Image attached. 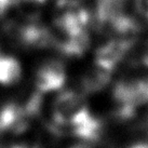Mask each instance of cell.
<instances>
[{
  "mask_svg": "<svg viewBox=\"0 0 148 148\" xmlns=\"http://www.w3.org/2000/svg\"><path fill=\"white\" fill-rule=\"evenodd\" d=\"M129 148H148V143H138Z\"/></svg>",
  "mask_w": 148,
  "mask_h": 148,
  "instance_id": "obj_10",
  "label": "cell"
},
{
  "mask_svg": "<svg viewBox=\"0 0 148 148\" xmlns=\"http://www.w3.org/2000/svg\"><path fill=\"white\" fill-rule=\"evenodd\" d=\"M114 70L93 63L89 69L83 74L81 78V88L86 93L93 94L102 91L110 82Z\"/></svg>",
  "mask_w": 148,
  "mask_h": 148,
  "instance_id": "obj_5",
  "label": "cell"
},
{
  "mask_svg": "<svg viewBox=\"0 0 148 148\" xmlns=\"http://www.w3.org/2000/svg\"><path fill=\"white\" fill-rule=\"evenodd\" d=\"M12 3H14V0H0V17L8 11Z\"/></svg>",
  "mask_w": 148,
  "mask_h": 148,
  "instance_id": "obj_9",
  "label": "cell"
},
{
  "mask_svg": "<svg viewBox=\"0 0 148 148\" xmlns=\"http://www.w3.org/2000/svg\"><path fill=\"white\" fill-rule=\"evenodd\" d=\"M135 8L140 15L148 18V0H135Z\"/></svg>",
  "mask_w": 148,
  "mask_h": 148,
  "instance_id": "obj_8",
  "label": "cell"
},
{
  "mask_svg": "<svg viewBox=\"0 0 148 148\" xmlns=\"http://www.w3.org/2000/svg\"><path fill=\"white\" fill-rule=\"evenodd\" d=\"M22 76L20 62L12 56H0V83L11 86L16 83Z\"/></svg>",
  "mask_w": 148,
  "mask_h": 148,
  "instance_id": "obj_7",
  "label": "cell"
},
{
  "mask_svg": "<svg viewBox=\"0 0 148 148\" xmlns=\"http://www.w3.org/2000/svg\"><path fill=\"white\" fill-rule=\"evenodd\" d=\"M136 39L117 38L99 47L95 52L94 62L109 69L115 70L117 65L130 54Z\"/></svg>",
  "mask_w": 148,
  "mask_h": 148,
  "instance_id": "obj_4",
  "label": "cell"
},
{
  "mask_svg": "<svg viewBox=\"0 0 148 148\" xmlns=\"http://www.w3.org/2000/svg\"><path fill=\"white\" fill-rule=\"evenodd\" d=\"M66 81L65 66L61 61L48 60L35 74V88L40 94L61 90Z\"/></svg>",
  "mask_w": 148,
  "mask_h": 148,
  "instance_id": "obj_3",
  "label": "cell"
},
{
  "mask_svg": "<svg viewBox=\"0 0 148 148\" xmlns=\"http://www.w3.org/2000/svg\"><path fill=\"white\" fill-rule=\"evenodd\" d=\"M86 99L75 91H64L56 96L52 106L51 130L69 135L73 129L93 117Z\"/></svg>",
  "mask_w": 148,
  "mask_h": 148,
  "instance_id": "obj_1",
  "label": "cell"
},
{
  "mask_svg": "<svg viewBox=\"0 0 148 148\" xmlns=\"http://www.w3.org/2000/svg\"><path fill=\"white\" fill-rule=\"evenodd\" d=\"M127 0H96V21L102 26L124 14Z\"/></svg>",
  "mask_w": 148,
  "mask_h": 148,
  "instance_id": "obj_6",
  "label": "cell"
},
{
  "mask_svg": "<svg viewBox=\"0 0 148 148\" xmlns=\"http://www.w3.org/2000/svg\"><path fill=\"white\" fill-rule=\"evenodd\" d=\"M114 99L116 115L120 119H130L138 107L148 104V76L120 79L114 88Z\"/></svg>",
  "mask_w": 148,
  "mask_h": 148,
  "instance_id": "obj_2",
  "label": "cell"
},
{
  "mask_svg": "<svg viewBox=\"0 0 148 148\" xmlns=\"http://www.w3.org/2000/svg\"><path fill=\"white\" fill-rule=\"evenodd\" d=\"M0 148H1V147H0Z\"/></svg>",
  "mask_w": 148,
  "mask_h": 148,
  "instance_id": "obj_12",
  "label": "cell"
},
{
  "mask_svg": "<svg viewBox=\"0 0 148 148\" xmlns=\"http://www.w3.org/2000/svg\"><path fill=\"white\" fill-rule=\"evenodd\" d=\"M71 148H83V147H80V146H75V147H71Z\"/></svg>",
  "mask_w": 148,
  "mask_h": 148,
  "instance_id": "obj_11",
  "label": "cell"
}]
</instances>
